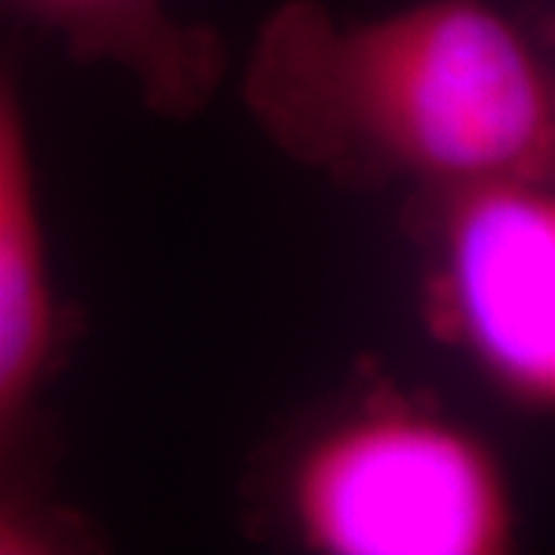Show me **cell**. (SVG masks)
<instances>
[{
	"label": "cell",
	"mask_w": 555,
	"mask_h": 555,
	"mask_svg": "<svg viewBox=\"0 0 555 555\" xmlns=\"http://www.w3.org/2000/svg\"><path fill=\"white\" fill-rule=\"evenodd\" d=\"M284 513L318 555H506L521 521L491 441L401 389L367 392L302 441Z\"/></svg>",
	"instance_id": "7a4b0ae2"
},
{
	"label": "cell",
	"mask_w": 555,
	"mask_h": 555,
	"mask_svg": "<svg viewBox=\"0 0 555 555\" xmlns=\"http://www.w3.org/2000/svg\"><path fill=\"white\" fill-rule=\"evenodd\" d=\"M423 247L420 312L500 401L550 416L555 404L553 179L488 177L414 192Z\"/></svg>",
	"instance_id": "3957f363"
},
{
	"label": "cell",
	"mask_w": 555,
	"mask_h": 555,
	"mask_svg": "<svg viewBox=\"0 0 555 555\" xmlns=\"http://www.w3.org/2000/svg\"><path fill=\"white\" fill-rule=\"evenodd\" d=\"M0 13L60 38L72 60L124 72L173 124L198 118L225 75L217 31L177 20L167 0H0Z\"/></svg>",
	"instance_id": "5b68a950"
},
{
	"label": "cell",
	"mask_w": 555,
	"mask_h": 555,
	"mask_svg": "<svg viewBox=\"0 0 555 555\" xmlns=\"http://www.w3.org/2000/svg\"><path fill=\"white\" fill-rule=\"evenodd\" d=\"M241 102L284 158L343 189L555 173L553 72L491 0L346 22L284 0L250 43Z\"/></svg>",
	"instance_id": "6da1fadb"
},
{
	"label": "cell",
	"mask_w": 555,
	"mask_h": 555,
	"mask_svg": "<svg viewBox=\"0 0 555 555\" xmlns=\"http://www.w3.org/2000/svg\"><path fill=\"white\" fill-rule=\"evenodd\" d=\"M60 327L31 130L0 56V555L43 550L38 521L10 488V466L50 377Z\"/></svg>",
	"instance_id": "277c9868"
}]
</instances>
